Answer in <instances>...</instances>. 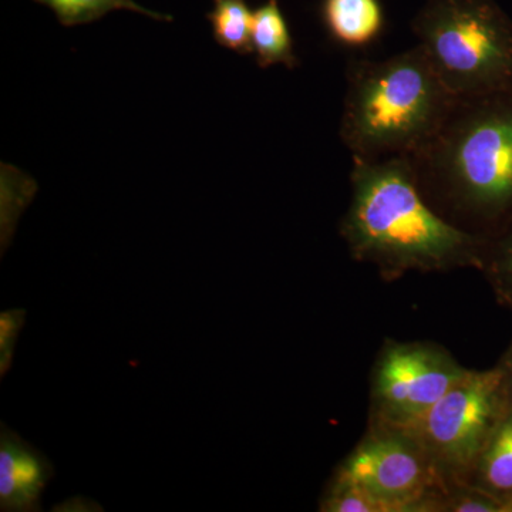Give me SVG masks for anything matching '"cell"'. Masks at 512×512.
Returning a JSON list of instances; mask_svg holds the SVG:
<instances>
[{
    "label": "cell",
    "mask_w": 512,
    "mask_h": 512,
    "mask_svg": "<svg viewBox=\"0 0 512 512\" xmlns=\"http://www.w3.org/2000/svg\"><path fill=\"white\" fill-rule=\"evenodd\" d=\"M215 40L225 49L249 55L252 53V22L254 12L247 0H214L208 13Z\"/></svg>",
    "instance_id": "12"
},
{
    "label": "cell",
    "mask_w": 512,
    "mask_h": 512,
    "mask_svg": "<svg viewBox=\"0 0 512 512\" xmlns=\"http://www.w3.org/2000/svg\"><path fill=\"white\" fill-rule=\"evenodd\" d=\"M252 52L262 69L274 64H285L288 69L298 66L292 35L278 0H268L254 12Z\"/></svg>",
    "instance_id": "11"
},
{
    "label": "cell",
    "mask_w": 512,
    "mask_h": 512,
    "mask_svg": "<svg viewBox=\"0 0 512 512\" xmlns=\"http://www.w3.org/2000/svg\"><path fill=\"white\" fill-rule=\"evenodd\" d=\"M49 458L15 431L0 433V510H42V495L53 477Z\"/></svg>",
    "instance_id": "8"
},
{
    "label": "cell",
    "mask_w": 512,
    "mask_h": 512,
    "mask_svg": "<svg viewBox=\"0 0 512 512\" xmlns=\"http://www.w3.org/2000/svg\"><path fill=\"white\" fill-rule=\"evenodd\" d=\"M412 28L456 99L512 89V20L494 0H426Z\"/></svg>",
    "instance_id": "4"
},
{
    "label": "cell",
    "mask_w": 512,
    "mask_h": 512,
    "mask_svg": "<svg viewBox=\"0 0 512 512\" xmlns=\"http://www.w3.org/2000/svg\"><path fill=\"white\" fill-rule=\"evenodd\" d=\"M335 471L365 488L384 512H437L446 493L426 451L403 427L367 424Z\"/></svg>",
    "instance_id": "6"
},
{
    "label": "cell",
    "mask_w": 512,
    "mask_h": 512,
    "mask_svg": "<svg viewBox=\"0 0 512 512\" xmlns=\"http://www.w3.org/2000/svg\"><path fill=\"white\" fill-rule=\"evenodd\" d=\"M340 234L350 255L384 281L483 265L485 239L431 207L410 157L355 160Z\"/></svg>",
    "instance_id": "1"
},
{
    "label": "cell",
    "mask_w": 512,
    "mask_h": 512,
    "mask_svg": "<svg viewBox=\"0 0 512 512\" xmlns=\"http://www.w3.org/2000/svg\"><path fill=\"white\" fill-rule=\"evenodd\" d=\"M35 2L52 9L63 26L84 25V23L103 18L104 15L113 12V10L120 9L131 10V12L146 15L148 18L163 20V22L173 20L171 16L143 8L134 0H35Z\"/></svg>",
    "instance_id": "13"
},
{
    "label": "cell",
    "mask_w": 512,
    "mask_h": 512,
    "mask_svg": "<svg viewBox=\"0 0 512 512\" xmlns=\"http://www.w3.org/2000/svg\"><path fill=\"white\" fill-rule=\"evenodd\" d=\"M497 369L500 370L501 384H503L504 396L507 403L512 406V340L504 355L498 360Z\"/></svg>",
    "instance_id": "17"
},
{
    "label": "cell",
    "mask_w": 512,
    "mask_h": 512,
    "mask_svg": "<svg viewBox=\"0 0 512 512\" xmlns=\"http://www.w3.org/2000/svg\"><path fill=\"white\" fill-rule=\"evenodd\" d=\"M468 485L512 505V406L508 404L478 454Z\"/></svg>",
    "instance_id": "9"
},
{
    "label": "cell",
    "mask_w": 512,
    "mask_h": 512,
    "mask_svg": "<svg viewBox=\"0 0 512 512\" xmlns=\"http://www.w3.org/2000/svg\"><path fill=\"white\" fill-rule=\"evenodd\" d=\"M421 192L451 224L490 238L512 224V89L458 99L410 157Z\"/></svg>",
    "instance_id": "2"
},
{
    "label": "cell",
    "mask_w": 512,
    "mask_h": 512,
    "mask_svg": "<svg viewBox=\"0 0 512 512\" xmlns=\"http://www.w3.org/2000/svg\"><path fill=\"white\" fill-rule=\"evenodd\" d=\"M507 406L497 366L470 369L429 412L403 429L419 441L447 491L467 484L485 440Z\"/></svg>",
    "instance_id": "5"
},
{
    "label": "cell",
    "mask_w": 512,
    "mask_h": 512,
    "mask_svg": "<svg viewBox=\"0 0 512 512\" xmlns=\"http://www.w3.org/2000/svg\"><path fill=\"white\" fill-rule=\"evenodd\" d=\"M484 239L480 271L493 289L498 303L512 311V224Z\"/></svg>",
    "instance_id": "14"
},
{
    "label": "cell",
    "mask_w": 512,
    "mask_h": 512,
    "mask_svg": "<svg viewBox=\"0 0 512 512\" xmlns=\"http://www.w3.org/2000/svg\"><path fill=\"white\" fill-rule=\"evenodd\" d=\"M322 512H384L382 505L355 481L333 473L319 501Z\"/></svg>",
    "instance_id": "15"
},
{
    "label": "cell",
    "mask_w": 512,
    "mask_h": 512,
    "mask_svg": "<svg viewBox=\"0 0 512 512\" xmlns=\"http://www.w3.org/2000/svg\"><path fill=\"white\" fill-rule=\"evenodd\" d=\"M323 20L330 36L348 47L370 45L384 28L379 0H325Z\"/></svg>",
    "instance_id": "10"
},
{
    "label": "cell",
    "mask_w": 512,
    "mask_h": 512,
    "mask_svg": "<svg viewBox=\"0 0 512 512\" xmlns=\"http://www.w3.org/2000/svg\"><path fill=\"white\" fill-rule=\"evenodd\" d=\"M420 45L348 70L340 137L353 160L412 157L456 104Z\"/></svg>",
    "instance_id": "3"
},
{
    "label": "cell",
    "mask_w": 512,
    "mask_h": 512,
    "mask_svg": "<svg viewBox=\"0 0 512 512\" xmlns=\"http://www.w3.org/2000/svg\"><path fill=\"white\" fill-rule=\"evenodd\" d=\"M429 340H384L370 373L369 423L409 427L468 373Z\"/></svg>",
    "instance_id": "7"
},
{
    "label": "cell",
    "mask_w": 512,
    "mask_h": 512,
    "mask_svg": "<svg viewBox=\"0 0 512 512\" xmlns=\"http://www.w3.org/2000/svg\"><path fill=\"white\" fill-rule=\"evenodd\" d=\"M25 311H8L0 315V370L8 372L20 329L25 323Z\"/></svg>",
    "instance_id": "16"
}]
</instances>
